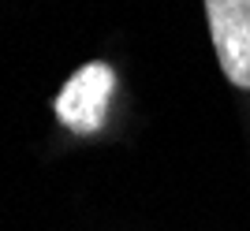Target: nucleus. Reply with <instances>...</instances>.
Here are the masks:
<instances>
[{"label": "nucleus", "mask_w": 250, "mask_h": 231, "mask_svg": "<svg viewBox=\"0 0 250 231\" xmlns=\"http://www.w3.org/2000/svg\"><path fill=\"white\" fill-rule=\"evenodd\" d=\"M206 15L220 71L231 86L250 90V0H206Z\"/></svg>", "instance_id": "f03ea898"}, {"label": "nucleus", "mask_w": 250, "mask_h": 231, "mask_svg": "<svg viewBox=\"0 0 250 231\" xmlns=\"http://www.w3.org/2000/svg\"><path fill=\"white\" fill-rule=\"evenodd\" d=\"M116 78L112 67L104 63H86L83 71H75L67 78V86L56 97V116L60 123L75 135H94L104 127V116H108V101H112Z\"/></svg>", "instance_id": "f257e3e1"}]
</instances>
